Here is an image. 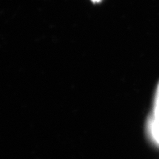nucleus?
<instances>
[{"label": "nucleus", "mask_w": 159, "mask_h": 159, "mask_svg": "<svg viewBox=\"0 0 159 159\" xmlns=\"http://www.w3.org/2000/svg\"><path fill=\"white\" fill-rule=\"evenodd\" d=\"M93 2H94V3H98V2H100L102 0H91Z\"/></svg>", "instance_id": "obj_2"}, {"label": "nucleus", "mask_w": 159, "mask_h": 159, "mask_svg": "<svg viewBox=\"0 0 159 159\" xmlns=\"http://www.w3.org/2000/svg\"><path fill=\"white\" fill-rule=\"evenodd\" d=\"M149 117L155 121H159V82L155 92L152 113Z\"/></svg>", "instance_id": "obj_1"}]
</instances>
